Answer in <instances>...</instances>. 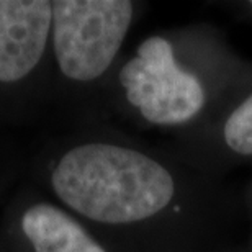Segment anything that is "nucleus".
Listing matches in <instances>:
<instances>
[{
  "label": "nucleus",
  "instance_id": "1",
  "mask_svg": "<svg viewBox=\"0 0 252 252\" xmlns=\"http://www.w3.org/2000/svg\"><path fill=\"white\" fill-rule=\"evenodd\" d=\"M49 182L77 220L129 236L143 252L223 248L239 216L223 180L170 149L85 139L59 156Z\"/></svg>",
  "mask_w": 252,
  "mask_h": 252
},
{
  "label": "nucleus",
  "instance_id": "2",
  "mask_svg": "<svg viewBox=\"0 0 252 252\" xmlns=\"http://www.w3.org/2000/svg\"><path fill=\"white\" fill-rule=\"evenodd\" d=\"M251 70L218 28L191 23L144 38L117 85L146 126L175 136L206 122Z\"/></svg>",
  "mask_w": 252,
  "mask_h": 252
},
{
  "label": "nucleus",
  "instance_id": "3",
  "mask_svg": "<svg viewBox=\"0 0 252 252\" xmlns=\"http://www.w3.org/2000/svg\"><path fill=\"white\" fill-rule=\"evenodd\" d=\"M136 12L131 0L53 2V49L63 77L77 85L102 80L118 61Z\"/></svg>",
  "mask_w": 252,
  "mask_h": 252
},
{
  "label": "nucleus",
  "instance_id": "4",
  "mask_svg": "<svg viewBox=\"0 0 252 252\" xmlns=\"http://www.w3.org/2000/svg\"><path fill=\"white\" fill-rule=\"evenodd\" d=\"M169 149L191 167L220 179L252 165V70L206 122L172 136Z\"/></svg>",
  "mask_w": 252,
  "mask_h": 252
},
{
  "label": "nucleus",
  "instance_id": "5",
  "mask_svg": "<svg viewBox=\"0 0 252 252\" xmlns=\"http://www.w3.org/2000/svg\"><path fill=\"white\" fill-rule=\"evenodd\" d=\"M53 32V2L0 0V82L27 77L43 59Z\"/></svg>",
  "mask_w": 252,
  "mask_h": 252
},
{
  "label": "nucleus",
  "instance_id": "6",
  "mask_svg": "<svg viewBox=\"0 0 252 252\" xmlns=\"http://www.w3.org/2000/svg\"><path fill=\"white\" fill-rule=\"evenodd\" d=\"M22 228L34 249L49 252H108L82 224V221L51 203H38L27 210Z\"/></svg>",
  "mask_w": 252,
  "mask_h": 252
},
{
  "label": "nucleus",
  "instance_id": "7",
  "mask_svg": "<svg viewBox=\"0 0 252 252\" xmlns=\"http://www.w3.org/2000/svg\"><path fill=\"white\" fill-rule=\"evenodd\" d=\"M243 203L246 206V210H248V213L251 216V234H249V243L244 246V252H252V179L248 185V189H246V193H244V200Z\"/></svg>",
  "mask_w": 252,
  "mask_h": 252
},
{
  "label": "nucleus",
  "instance_id": "8",
  "mask_svg": "<svg viewBox=\"0 0 252 252\" xmlns=\"http://www.w3.org/2000/svg\"><path fill=\"white\" fill-rule=\"evenodd\" d=\"M203 252H244V248H218V249H210V251H203Z\"/></svg>",
  "mask_w": 252,
  "mask_h": 252
},
{
  "label": "nucleus",
  "instance_id": "9",
  "mask_svg": "<svg viewBox=\"0 0 252 252\" xmlns=\"http://www.w3.org/2000/svg\"><path fill=\"white\" fill-rule=\"evenodd\" d=\"M34 252H49V251H46V249H34Z\"/></svg>",
  "mask_w": 252,
  "mask_h": 252
}]
</instances>
